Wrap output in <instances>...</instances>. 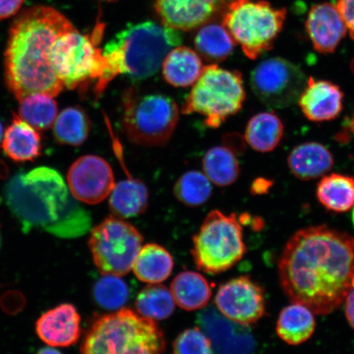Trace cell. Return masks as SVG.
<instances>
[{
	"label": "cell",
	"mask_w": 354,
	"mask_h": 354,
	"mask_svg": "<svg viewBox=\"0 0 354 354\" xmlns=\"http://www.w3.org/2000/svg\"><path fill=\"white\" fill-rule=\"evenodd\" d=\"M282 290L317 315L333 313L354 281V237L326 225L300 230L287 242L278 263Z\"/></svg>",
	"instance_id": "6da1fadb"
},
{
	"label": "cell",
	"mask_w": 354,
	"mask_h": 354,
	"mask_svg": "<svg viewBox=\"0 0 354 354\" xmlns=\"http://www.w3.org/2000/svg\"><path fill=\"white\" fill-rule=\"evenodd\" d=\"M74 26L54 8L37 6L22 12L12 22L6 51V76L8 88L21 100L34 93L53 97L64 86L51 62L56 39Z\"/></svg>",
	"instance_id": "7a4b0ae2"
},
{
	"label": "cell",
	"mask_w": 354,
	"mask_h": 354,
	"mask_svg": "<svg viewBox=\"0 0 354 354\" xmlns=\"http://www.w3.org/2000/svg\"><path fill=\"white\" fill-rule=\"evenodd\" d=\"M8 209L28 233L43 230L53 236L74 239L90 231V212L80 205L59 172L50 167L19 172L3 190Z\"/></svg>",
	"instance_id": "3957f363"
},
{
	"label": "cell",
	"mask_w": 354,
	"mask_h": 354,
	"mask_svg": "<svg viewBox=\"0 0 354 354\" xmlns=\"http://www.w3.org/2000/svg\"><path fill=\"white\" fill-rule=\"evenodd\" d=\"M181 43L180 30L162 24L149 21L127 26L104 48L105 68L103 76L96 83V96L120 75L135 82L153 77L168 53Z\"/></svg>",
	"instance_id": "277c9868"
},
{
	"label": "cell",
	"mask_w": 354,
	"mask_h": 354,
	"mask_svg": "<svg viewBox=\"0 0 354 354\" xmlns=\"http://www.w3.org/2000/svg\"><path fill=\"white\" fill-rule=\"evenodd\" d=\"M166 339L153 320L122 308L96 318L84 337L82 354H162Z\"/></svg>",
	"instance_id": "5b68a950"
},
{
	"label": "cell",
	"mask_w": 354,
	"mask_h": 354,
	"mask_svg": "<svg viewBox=\"0 0 354 354\" xmlns=\"http://www.w3.org/2000/svg\"><path fill=\"white\" fill-rule=\"evenodd\" d=\"M122 126L133 144L158 147L168 143L176 130L179 110L171 97L141 94L131 88L122 99Z\"/></svg>",
	"instance_id": "8992f818"
},
{
	"label": "cell",
	"mask_w": 354,
	"mask_h": 354,
	"mask_svg": "<svg viewBox=\"0 0 354 354\" xmlns=\"http://www.w3.org/2000/svg\"><path fill=\"white\" fill-rule=\"evenodd\" d=\"M245 96L240 72L211 64L203 66L181 112L201 114L205 118L207 127L218 128L241 109Z\"/></svg>",
	"instance_id": "52a82bcc"
},
{
	"label": "cell",
	"mask_w": 354,
	"mask_h": 354,
	"mask_svg": "<svg viewBox=\"0 0 354 354\" xmlns=\"http://www.w3.org/2000/svg\"><path fill=\"white\" fill-rule=\"evenodd\" d=\"M286 8L266 1L234 0L229 3L223 24L245 55L256 59L271 50L286 19Z\"/></svg>",
	"instance_id": "ba28073f"
},
{
	"label": "cell",
	"mask_w": 354,
	"mask_h": 354,
	"mask_svg": "<svg viewBox=\"0 0 354 354\" xmlns=\"http://www.w3.org/2000/svg\"><path fill=\"white\" fill-rule=\"evenodd\" d=\"M246 252L243 228L236 214L212 211L193 237L194 263L205 273L214 275L227 271L240 262Z\"/></svg>",
	"instance_id": "9c48e42d"
},
{
	"label": "cell",
	"mask_w": 354,
	"mask_h": 354,
	"mask_svg": "<svg viewBox=\"0 0 354 354\" xmlns=\"http://www.w3.org/2000/svg\"><path fill=\"white\" fill-rule=\"evenodd\" d=\"M103 26L92 35H84L75 26L62 33L53 46L51 62L56 75L69 90L85 88L92 81L99 82L104 72L103 50L99 44Z\"/></svg>",
	"instance_id": "30bf717a"
},
{
	"label": "cell",
	"mask_w": 354,
	"mask_h": 354,
	"mask_svg": "<svg viewBox=\"0 0 354 354\" xmlns=\"http://www.w3.org/2000/svg\"><path fill=\"white\" fill-rule=\"evenodd\" d=\"M143 241L135 227L110 216L92 229L88 247L102 274L122 277L132 269Z\"/></svg>",
	"instance_id": "8fae6325"
},
{
	"label": "cell",
	"mask_w": 354,
	"mask_h": 354,
	"mask_svg": "<svg viewBox=\"0 0 354 354\" xmlns=\"http://www.w3.org/2000/svg\"><path fill=\"white\" fill-rule=\"evenodd\" d=\"M308 79L297 65L281 57H272L256 66L250 85L261 103L269 109H282L298 102Z\"/></svg>",
	"instance_id": "7c38bea8"
},
{
	"label": "cell",
	"mask_w": 354,
	"mask_h": 354,
	"mask_svg": "<svg viewBox=\"0 0 354 354\" xmlns=\"http://www.w3.org/2000/svg\"><path fill=\"white\" fill-rule=\"evenodd\" d=\"M215 304L228 319L251 326L265 315L264 290L249 277L234 278L219 287Z\"/></svg>",
	"instance_id": "4fadbf2b"
},
{
	"label": "cell",
	"mask_w": 354,
	"mask_h": 354,
	"mask_svg": "<svg viewBox=\"0 0 354 354\" xmlns=\"http://www.w3.org/2000/svg\"><path fill=\"white\" fill-rule=\"evenodd\" d=\"M197 323L210 340L212 354H258L259 344L250 326L228 319L216 308H203Z\"/></svg>",
	"instance_id": "5bb4252c"
},
{
	"label": "cell",
	"mask_w": 354,
	"mask_h": 354,
	"mask_svg": "<svg viewBox=\"0 0 354 354\" xmlns=\"http://www.w3.org/2000/svg\"><path fill=\"white\" fill-rule=\"evenodd\" d=\"M68 183L73 196L88 205L103 202L116 185L109 163L95 155H86L73 163L68 174Z\"/></svg>",
	"instance_id": "9a60e30c"
},
{
	"label": "cell",
	"mask_w": 354,
	"mask_h": 354,
	"mask_svg": "<svg viewBox=\"0 0 354 354\" xmlns=\"http://www.w3.org/2000/svg\"><path fill=\"white\" fill-rule=\"evenodd\" d=\"M227 0H155L162 24L177 30H189L206 24Z\"/></svg>",
	"instance_id": "2e32d148"
},
{
	"label": "cell",
	"mask_w": 354,
	"mask_h": 354,
	"mask_svg": "<svg viewBox=\"0 0 354 354\" xmlns=\"http://www.w3.org/2000/svg\"><path fill=\"white\" fill-rule=\"evenodd\" d=\"M35 330L50 347H70L77 344L81 336V316L73 304L57 305L39 317Z\"/></svg>",
	"instance_id": "e0dca14e"
},
{
	"label": "cell",
	"mask_w": 354,
	"mask_h": 354,
	"mask_svg": "<svg viewBox=\"0 0 354 354\" xmlns=\"http://www.w3.org/2000/svg\"><path fill=\"white\" fill-rule=\"evenodd\" d=\"M306 30L314 48L320 54H331L348 30L337 6L330 3L314 6L310 10Z\"/></svg>",
	"instance_id": "ac0fdd59"
},
{
	"label": "cell",
	"mask_w": 354,
	"mask_h": 354,
	"mask_svg": "<svg viewBox=\"0 0 354 354\" xmlns=\"http://www.w3.org/2000/svg\"><path fill=\"white\" fill-rule=\"evenodd\" d=\"M343 102L344 94L338 86L310 77L298 104L308 120L320 122L337 118L342 112Z\"/></svg>",
	"instance_id": "d6986e66"
},
{
	"label": "cell",
	"mask_w": 354,
	"mask_h": 354,
	"mask_svg": "<svg viewBox=\"0 0 354 354\" xmlns=\"http://www.w3.org/2000/svg\"><path fill=\"white\" fill-rule=\"evenodd\" d=\"M288 166L297 178L314 180L328 174L334 166V158L326 146L307 142L292 150L288 157Z\"/></svg>",
	"instance_id": "ffe728a7"
},
{
	"label": "cell",
	"mask_w": 354,
	"mask_h": 354,
	"mask_svg": "<svg viewBox=\"0 0 354 354\" xmlns=\"http://www.w3.org/2000/svg\"><path fill=\"white\" fill-rule=\"evenodd\" d=\"M4 153L17 162L33 161L41 154V136L24 119L13 114L12 122L4 132Z\"/></svg>",
	"instance_id": "44dd1931"
},
{
	"label": "cell",
	"mask_w": 354,
	"mask_h": 354,
	"mask_svg": "<svg viewBox=\"0 0 354 354\" xmlns=\"http://www.w3.org/2000/svg\"><path fill=\"white\" fill-rule=\"evenodd\" d=\"M203 69L201 56L185 46L172 48L162 64L163 77L175 87L193 86L201 76Z\"/></svg>",
	"instance_id": "7402d4cb"
},
{
	"label": "cell",
	"mask_w": 354,
	"mask_h": 354,
	"mask_svg": "<svg viewBox=\"0 0 354 354\" xmlns=\"http://www.w3.org/2000/svg\"><path fill=\"white\" fill-rule=\"evenodd\" d=\"M311 309L303 304L292 303L283 308L277 322V333L290 345L304 344L316 330V319Z\"/></svg>",
	"instance_id": "603a6c76"
},
{
	"label": "cell",
	"mask_w": 354,
	"mask_h": 354,
	"mask_svg": "<svg viewBox=\"0 0 354 354\" xmlns=\"http://www.w3.org/2000/svg\"><path fill=\"white\" fill-rule=\"evenodd\" d=\"M148 205V188L138 179L120 181L110 194L109 209L113 216L118 218H135L144 214Z\"/></svg>",
	"instance_id": "cb8c5ba5"
},
{
	"label": "cell",
	"mask_w": 354,
	"mask_h": 354,
	"mask_svg": "<svg viewBox=\"0 0 354 354\" xmlns=\"http://www.w3.org/2000/svg\"><path fill=\"white\" fill-rule=\"evenodd\" d=\"M174 268L169 252L156 243H148L141 248L132 270L140 281L159 284L171 276Z\"/></svg>",
	"instance_id": "d4e9b609"
},
{
	"label": "cell",
	"mask_w": 354,
	"mask_h": 354,
	"mask_svg": "<svg viewBox=\"0 0 354 354\" xmlns=\"http://www.w3.org/2000/svg\"><path fill=\"white\" fill-rule=\"evenodd\" d=\"M170 290L176 304L187 311L206 308L212 297L209 281L196 272L179 273L172 281Z\"/></svg>",
	"instance_id": "484cf974"
},
{
	"label": "cell",
	"mask_w": 354,
	"mask_h": 354,
	"mask_svg": "<svg viewBox=\"0 0 354 354\" xmlns=\"http://www.w3.org/2000/svg\"><path fill=\"white\" fill-rule=\"evenodd\" d=\"M284 135V125L274 113L263 112L256 114L248 123L245 140L256 151H272L280 144Z\"/></svg>",
	"instance_id": "4316f807"
},
{
	"label": "cell",
	"mask_w": 354,
	"mask_h": 354,
	"mask_svg": "<svg viewBox=\"0 0 354 354\" xmlns=\"http://www.w3.org/2000/svg\"><path fill=\"white\" fill-rule=\"evenodd\" d=\"M317 197L321 205L330 211L351 210L354 207V179L342 174L326 175L317 185Z\"/></svg>",
	"instance_id": "83f0119b"
},
{
	"label": "cell",
	"mask_w": 354,
	"mask_h": 354,
	"mask_svg": "<svg viewBox=\"0 0 354 354\" xmlns=\"http://www.w3.org/2000/svg\"><path fill=\"white\" fill-rule=\"evenodd\" d=\"M236 44L223 24H219L203 26L194 38L198 55L211 64L227 59L232 54Z\"/></svg>",
	"instance_id": "f1b7e54d"
},
{
	"label": "cell",
	"mask_w": 354,
	"mask_h": 354,
	"mask_svg": "<svg viewBox=\"0 0 354 354\" xmlns=\"http://www.w3.org/2000/svg\"><path fill=\"white\" fill-rule=\"evenodd\" d=\"M91 127L85 110L80 106L66 108L57 116L54 124L55 138L61 145H81L87 140Z\"/></svg>",
	"instance_id": "f546056e"
},
{
	"label": "cell",
	"mask_w": 354,
	"mask_h": 354,
	"mask_svg": "<svg viewBox=\"0 0 354 354\" xmlns=\"http://www.w3.org/2000/svg\"><path fill=\"white\" fill-rule=\"evenodd\" d=\"M203 172L212 183L227 187L238 178L240 166L236 155L225 147L216 146L207 151L203 159Z\"/></svg>",
	"instance_id": "4dcf8cb0"
},
{
	"label": "cell",
	"mask_w": 354,
	"mask_h": 354,
	"mask_svg": "<svg viewBox=\"0 0 354 354\" xmlns=\"http://www.w3.org/2000/svg\"><path fill=\"white\" fill-rule=\"evenodd\" d=\"M175 300L165 286L151 284L140 291L136 299L137 312L149 319L165 320L175 311Z\"/></svg>",
	"instance_id": "1f68e13d"
},
{
	"label": "cell",
	"mask_w": 354,
	"mask_h": 354,
	"mask_svg": "<svg viewBox=\"0 0 354 354\" xmlns=\"http://www.w3.org/2000/svg\"><path fill=\"white\" fill-rule=\"evenodd\" d=\"M20 101L19 116L38 131H46L54 126L57 116V105L54 97L34 93Z\"/></svg>",
	"instance_id": "d6a6232c"
},
{
	"label": "cell",
	"mask_w": 354,
	"mask_h": 354,
	"mask_svg": "<svg viewBox=\"0 0 354 354\" xmlns=\"http://www.w3.org/2000/svg\"><path fill=\"white\" fill-rule=\"evenodd\" d=\"M211 183L210 180L201 171L185 172L175 184V196L185 205L201 206L209 201L212 196Z\"/></svg>",
	"instance_id": "836d02e7"
},
{
	"label": "cell",
	"mask_w": 354,
	"mask_h": 354,
	"mask_svg": "<svg viewBox=\"0 0 354 354\" xmlns=\"http://www.w3.org/2000/svg\"><path fill=\"white\" fill-rule=\"evenodd\" d=\"M93 297L102 308L122 309L129 300V287L120 277L104 275L93 288Z\"/></svg>",
	"instance_id": "e575fe53"
},
{
	"label": "cell",
	"mask_w": 354,
	"mask_h": 354,
	"mask_svg": "<svg viewBox=\"0 0 354 354\" xmlns=\"http://www.w3.org/2000/svg\"><path fill=\"white\" fill-rule=\"evenodd\" d=\"M174 354H212L210 340L199 327L189 328L177 336Z\"/></svg>",
	"instance_id": "d590c367"
},
{
	"label": "cell",
	"mask_w": 354,
	"mask_h": 354,
	"mask_svg": "<svg viewBox=\"0 0 354 354\" xmlns=\"http://www.w3.org/2000/svg\"><path fill=\"white\" fill-rule=\"evenodd\" d=\"M336 6L354 41V0H338Z\"/></svg>",
	"instance_id": "8d00e7d4"
},
{
	"label": "cell",
	"mask_w": 354,
	"mask_h": 354,
	"mask_svg": "<svg viewBox=\"0 0 354 354\" xmlns=\"http://www.w3.org/2000/svg\"><path fill=\"white\" fill-rule=\"evenodd\" d=\"M25 0H0V20L10 19L20 10Z\"/></svg>",
	"instance_id": "74e56055"
},
{
	"label": "cell",
	"mask_w": 354,
	"mask_h": 354,
	"mask_svg": "<svg viewBox=\"0 0 354 354\" xmlns=\"http://www.w3.org/2000/svg\"><path fill=\"white\" fill-rule=\"evenodd\" d=\"M344 303L345 317H346L349 325L354 330V289L349 291Z\"/></svg>",
	"instance_id": "f35d334b"
},
{
	"label": "cell",
	"mask_w": 354,
	"mask_h": 354,
	"mask_svg": "<svg viewBox=\"0 0 354 354\" xmlns=\"http://www.w3.org/2000/svg\"><path fill=\"white\" fill-rule=\"evenodd\" d=\"M37 354H63L53 347H47L39 349Z\"/></svg>",
	"instance_id": "ab89813d"
},
{
	"label": "cell",
	"mask_w": 354,
	"mask_h": 354,
	"mask_svg": "<svg viewBox=\"0 0 354 354\" xmlns=\"http://www.w3.org/2000/svg\"><path fill=\"white\" fill-rule=\"evenodd\" d=\"M3 135H4L3 127L1 122H0V144L2 143Z\"/></svg>",
	"instance_id": "60d3db41"
},
{
	"label": "cell",
	"mask_w": 354,
	"mask_h": 354,
	"mask_svg": "<svg viewBox=\"0 0 354 354\" xmlns=\"http://www.w3.org/2000/svg\"><path fill=\"white\" fill-rule=\"evenodd\" d=\"M352 223H353V225L354 227V207H353V212H352Z\"/></svg>",
	"instance_id": "b9f144b4"
},
{
	"label": "cell",
	"mask_w": 354,
	"mask_h": 354,
	"mask_svg": "<svg viewBox=\"0 0 354 354\" xmlns=\"http://www.w3.org/2000/svg\"><path fill=\"white\" fill-rule=\"evenodd\" d=\"M351 127H352V130H353V132L354 134V115H353V120H352V123H351Z\"/></svg>",
	"instance_id": "7bdbcfd3"
},
{
	"label": "cell",
	"mask_w": 354,
	"mask_h": 354,
	"mask_svg": "<svg viewBox=\"0 0 354 354\" xmlns=\"http://www.w3.org/2000/svg\"><path fill=\"white\" fill-rule=\"evenodd\" d=\"M1 243H2V236H1V232H0V248H1Z\"/></svg>",
	"instance_id": "ee69618b"
},
{
	"label": "cell",
	"mask_w": 354,
	"mask_h": 354,
	"mask_svg": "<svg viewBox=\"0 0 354 354\" xmlns=\"http://www.w3.org/2000/svg\"><path fill=\"white\" fill-rule=\"evenodd\" d=\"M232 1H234V0H232ZM232 1H231V2H232Z\"/></svg>",
	"instance_id": "f6af8a7d"
}]
</instances>
